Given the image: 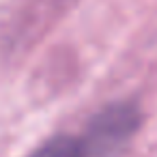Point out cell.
I'll use <instances>...</instances> for the list:
<instances>
[{
    "label": "cell",
    "instance_id": "cell-1",
    "mask_svg": "<svg viewBox=\"0 0 157 157\" xmlns=\"http://www.w3.org/2000/svg\"><path fill=\"white\" fill-rule=\"evenodd\" d=\"M140 127V110L131 103L105 105L93 116L80 142L82 157H121Z\"/></svg>",
    "mask_w": 157,
    "mask_h": 157
},
{
    "label": "cell",
    "instance_id": "cell-2",
    "mask_svg": "<svg viewBox=\"0 0 157 157\" xmlns=\"http://www.w3.org/2000/svg\"><path fill=\"white\" fill-rule=\"evenodd\" d=\"M26 157H82V153H80L78 138L56 136V138L48 140L45 144H41L39 148H35Z\"/></svg>",
    "mask_w": 157,
    "mask_h": 157
}]
</instances>
